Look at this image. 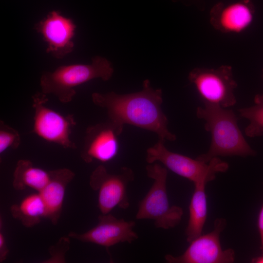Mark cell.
I'll return each mask as SVG.
<instances>
[{
	"label": "cell",
	"instance_id": "9a60e30c",
	"mask_svg": "<svg viewBox=\"0 0 263 263\" xmlns=\"http://www.w3.org/2000/svg\"><path fill=\"white\" fill-rule=\"evenodd\" d=\"M207 184L194 185L189 205V219L185 230L188 242L190 243L202 234L207 218V201L205 188Z\"/></svg>",
	"mask_w": 263,
	"mask_h": 263
},
{
	"label": "cell",
	"instance_id": "3957f363",
	"mask_svg": "<svg viewBox=\"0 0 263 263\" xmlns=\"http://www.w3.org/2000/svg\"><path fill=\"white\" fill-rule=\"evenodd\" d=\"M113 73L110 61L96 56L89 64L62 65L53 72H44L40 78L41 92L53 94L61 103H67L73 100L76 87L95 78L107 81Z\"/></svg>",
	"mask_w": 263,
	"mask_h": 263
},
{
	"label": "cell",
	"instance_id": "603a6c76",
	"mask_svg": "<svg viewBox=\"0 0 263 263\" xmlns=\"http://www.w3.org/2000/svg\"><path fill=\"white\" fill-rule=\"evenodd\" d=\"M251 262L253 263H263V251H262V254L260 256L252 258Z\"/></svg>",
	"mask_w": 263,
	"mask_h": 263
},
{
	"label": "cell",
	"instance_id": "7a4b0ae2",
	"mask_svg": "<svg viewBox=\"0 0 263 263\" xmlns=\"http://www.w3.org/2000/svg\"><path fill=\"white\" fill-rule=\"evenodd\" d=\"M197 117L205 121L204 128L211 134L207 151L197 159L208 163L219 156H254L256 152L245 139L238 125V118L232 110L204 103L196 109Z\"/></svg>",
	"mask_w": 263,
	"mask_h": 263
},
{
	"label": "cell",
	"instance_id": "7c38bea8",
	"mask_svg": "<svg viewBox=\"0 0 263 263\" xmlns=\"http://www.w3.org/2000/svg\"><path fill=\"white\" fill-rule=\"evenodd\" d=\"M123 130L109 120L88 127L80 153L82 159L86 163L94 160L107 162L113 159L118 153V137Z\"/></svg>",
	"mask_w": 263,
	"mask_h": 263
},
{
	"label": "cell",
	"instance_id": "ffe728a7",
	"mask_svg": "<svg viewBox=\"0 0 263 263\" xmlns=\"http://www.w3.org/2000/svg\"><path fill=\"white\" fill-rule=\"evenodd\" d=\"M70 239L68 237H62L58 242L49 248L51 258L47 263H63L65 262V254L69 250Z\"/></svg>",
	"mask_w": 263,
	"mask_h": 263
},
{
	"label": "cell",
	"instance_id": "8fae6325",
	"mask_svg": "<svg viewBox=\"0 0 263 263\" xmlns=\"http://www.w3.org/2000/svg\"><path fill=\"white\" fill-rule=\"evenodd\" d=\"M97 224L83 233L71 232L68 236L82 242L91 243L106 249L120 243L131 244L138 238L133 230L135 223L118 219L108 213L98 216Z\"/></svg>",
	"mask_w": 263,
	"mask_h": 263
},
{
	"label": "cell",
	"instance_id": "ac0fdd59",
	"mask_svg": "<svg viewBox=\"0 0 263 263\" xmlns=\"http://www.w3.org/2000/svg\"><path fill=\"white\" fill-rule=\"evenodd\" d=\"M254 102L252 106L238 110L240 116L249 121L244 130L245 135L249 137L263 135V93L257 94Z\"/></svg>",
	"mask_w": 263,
	"mask_h": 263
},
{
	"label": "cell",
	"instance_id": "cb8c5ba5",
	"mask_svg": "<svg viewBox=\"0 0 263 263\" xmlns=\"http://www.w3.org/2000/svg\"><path fill=\"white\" fill-rule=\"evenodd\" d=\"M262 77H263V69Z\"/></svg>",
	"mask_w": 263,
	"mask_h": 263
},
{
	"label": "cell",
	"instance_id": "52a82bcc",
	"mask_svg": "<svg viewBox=\"0 0 263 263\" xmlns=\"http://www.w3.org/2000/svg\"><path fill=\"white\" fill-rule=\"evenodd\" d=\"M188 78L204 103L225 108L236 104L234 91L237 84L231 66L222 65L216 69L196 68L190 71Z\"/></svg>",
	"mask_w": 263,
	"mask_h": 263
},
{
	"label": "cell",
	"instance_id": "5b68a950",
	"mask_svg": "<svg viewBox=\"0 0 263 263\" xmlns=\"http://www.w3.org/2000/svg\"><path fill=\"white\" fill-rule=\"evenodd\" d=\"M165 142L159 139L147 149L146 161L149 164L160 162L174 173L192 182L194 185L207 184L215 179L217 173L225 172L228 169V164L219 157L204 163L197 158L192 159L169 150L165 147Z\"/></svg>",
	"mask_w": 263,
	"mask_h": 263
},
{
	"label": "cell",
	"instance_id": "6da1fadb",
	"mask_svg": "<svg viewBox=\"0 0 263 263\" xmlns=\"http://www.w3.org/2000/svg\"><path fill=\"white\" fill-rule=\"evenodd\" d=\"M92 100L106 111L108 120L121 129L129 124L153 132L165 141L176 139L168 129V119L161 108L162 90L153 89L148 79L143 81L139 92L124 94L94 93Z\"/></svg>",
	"mask_w": 263,
	"mask_h": 263
},
{
	"label": "cell",
	"instance_id": "5bb4252c",
	"mask_svg": "<svg viewBox=\"0 0 263 263\" xmlns=\"http://www.w3.org/2000/svg\"><path fill=\"white\" fill-rule=\"evenodd\" d=\"M50 179L46 186L38 193L45 203L46 218L56 225L60 217L64 200L66 188L73 179L75 173L67 168L51 170Z\"/></svg>",
	"mask_w": 263,
	"mask_h": 263
},
{
	"label": "cell",
	"instance_id": "d6986e66",
	"mask_svg": "<svg viewBox=\"0 0 263 263\" xmlns=\"http://www.w3.org/2000/svg\"><path fill=\"white\" fill-rule=\"evenodd\" d=\"M21 143L19 132L0 121V153H3L8 149H17Z\"/></svg>",
	"mask_w": 263,
	"mask_h": 263
},
{
	"label": "cell",
	"instance_id": "44dd1931",
	"mask_svg": "<svg viewBox=\"0 0 263 263\" xmlns=\"http://www.w3.org/2000/svg\"><path fill=\"white\" fill-rule=\"evenodd\" d=\"M8 254L4 237L2 233H0V261L3 262L5 260Z\"/></svg>",
	"mask_w": 263,
	"mask_h": 263
},
{
	"label": "cell",
	"instance_id": "2e32d148",
	"mask_svg": "<svg viewBox=\"0 0 263 263\" xmlns=\"http://www.w3.org/2000/svg\"><path fill=\"white\" fill-rule=\"evenodd\" d=\"M50 179V171L35 167L29 160H19L13 173V186L17 190L30 188L40 192Z\"/></svg>",
	"mask_w": 263,
	"mask_h": 263
},
{
	"label": "cell",
	"instance_id": "9c48e42d",
	"mask_svg": "<svg viewBox=\"0 0 263 263\" xmlns=\"http://www.w3.org/2000/svg\"><path fill=\"white\" fill-rule=\"evenodd\" d=\"M226 225V220L217 218L213 229L210 232L201 234L189 243L186 251L178 256L167 254L166 261L169 263H232L235 254L231 248L223 250L220 237Z\"/></svg>",
	"mask_w": 263,
	"mask_h": 263
},
{
	"label": "cell",
	"instance_id": "277c9868",
	"mask_svg": "<svg viewBox=\"0 0 263 263\" xmlns=\"http://www.w3.org/2000/svg\"><path fill=\"white\" fill-rule=\"evenodd\" d=\"M146 169L147 175L152 179L153 184L139 203L136 219L152 220L158 228H173L180 223L184 211L181 207L169 204L167 190V169L157 162L149 164Z\"/></svg>",
	"mask_w": 263,
	"mask_h": 263
},
{
	"label": "cell",
	"instance_id": "30bf717a",
	"mask_svg": "<svg viewBox=\"0 0 263 263\" xmlns=\"http://www.w3.org/2000/svg\"><path fill=\"white\" fill-rule=\"evenodd\" d=\"M34 29L46 43V52L54 57L61 59L73 52L76 25L59 11L49 12L35 25Z\"/></svg>",
	"mask_w": 263,
	"mask_h": 263
},
{
	"label": "cell",
	"instance_id": "8992f818",
	"mask_svg": "<svg viewBox=\"0 0 263 263\" xmlns=\"http://www.w3.org/2000/svg\"><path fill=\"white\" fill-rule=\"evenodd\" d=\"M32 98L34 111L33 132L64 149H76L71 138L72 129L76 125L74 116L62 115L48 107L47 94L42 92L35 93Z\"/></svg>",
	"mask_w": 263,
	"mask_h": 263
},
{
	"label": "cell",
	"instance_id": "e0dca14e",
	"mask_svg": "<svg viewBox=\"0 0 263 263\" xmlns=\"http://www.w3.org/2000/svg\"><path fill=\"white\" fill-rule=\"evenodd\" d=\"M10 211L13 217L27 227L37 225L46 216L45 205L38 192L29 195L19 204L12 206Z\"/></svg>",
	"mask_w": 263,
	"mask_h": 263
},
{
	"label": "cell",
	"instance_id": "4fadbf2b",
	"mask_svg": "<svg viewBox=\"0 0 263 263\" xmlns=\"http://www.w3.org/2000/svg\"><path fill=\"white\" fill-rule=\"evenodd\" d=\"M254 8L249 0L225 5H215L210 14V22L215 29L224 33H241L251 24Z\"/></svg>",
	"mask_w": 263,
	"mask_h": 263
},
{
	"label": "cell",
	"instance_id": "7402d4cb",
	"mask_svg": "<svg viewBox=\"0 0 263 263\" xmlns=\"http://www.w3.org/2000/svg\"><path fill=\"white\" fill-rule=\"evenodd\" d=\"M258 227L260 236L261 249L262 251H263V204L258 216Z\"/></svg>",
	"mask_w": 263,
	"mask_h": 263
},
{
	"label": "cell",
	"instance_id": "ba28073f",
	"mask_svg": "<svg viewBox=\"0 0 263 263\" xmlns=\"http://www.w3.org/2000/svg\"><path fill=\"white\" fill-rule=\"evenodd\" d=\"M134 179L133 170L121 167L116 173L109 172L103 165L97 166L90 178L91 188L98 192V207L103 214L116 207L126 209L130 206L127 187Z\"/></svg>",
	"mask_w": 263,
	"mask_h": 263
}]
</instances>
